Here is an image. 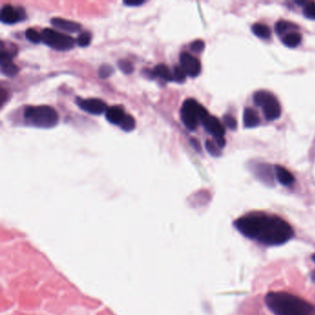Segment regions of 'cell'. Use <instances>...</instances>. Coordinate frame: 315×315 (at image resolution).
<instances>
[{
  "instance_id": "1",
  "label": "cell",
  "mask_w": 315,
  "mask_h": 315,
  "mask_svg": "<svg viewBox=\"0 0 315 315\" xmlns=\"http://www.w3.org/2000/svg\"><path fill=\"white\" fill-rule=\"evenodd\" d=\"M239 233L264 245H282L293 237V229L280 217L264 214H251L234 222Z\"/></svg>"
},
{
  "instance_id": "2",
  "label": "cell",
  "mask_w": 315,
  "mask_h": 315,
  "mask_svg": "<svg viewBox=\"0 0 315 315\" xmlns=\"http://www.w3.org/2000/svg\"><path fill=\"white\" fill-rule=\"evenodd\" d=\"M265 303L274 315H309L312 311L310 304L286 292H270Z\"/></svg>"
},
{
  "instance_id": "3",
  "label": "cell",
  "mask_w": 315,
  "mask_h": 315,
  "mask_svg": "<svg viewBox=\"0 0 315 315\" xmlns=\"http://www.w3.org/2000/svg\"><path fill=\"white\" fill-rule=\"evenodd\" d=\"M24 118L28 124L37 128H53L59 123L57 111L48 105L28 106L24 111Z\"/></svg>"
},
{
  "instance_id": "4",
  "label": "cell",
  "mask_w": 315,
  "mask_h": 315,
  "mask_svg": "<svg viewBox=\"0 0 315 315\" xmlns=\"http://www.w3.org/2000/svg\"><path fill=\"white\" fill-rule=\"evenodd\" d=\"M181 120L191 130L198 127L199 123L203 122L209 116L208 112L202 105L194 99H188L183 103L181 110Z\"/></svg>"
},
{
  "instance_id": "5",
  "label": "cell",
  "mask_w": 315,
  "mask_h": 315,
  "mask_svg": "<svg viewBox=\"0 0 315 315\" xmlns=\"http://www.w3.org/2000/svg\"><path fill=\"white\" fill-rule=\"evenodd\" d=\"M254 103L263 108L268 120H274L281 116V106L274 94L267 91H258L253 96Z\"/></svg>"
},
{
  "instance_id": "6",
  "label": "cell",
  "mask_w": 315,
  "mask_h": 315,
  "mask_svg": "<svg viewBox=\"0 0 315 315\" xmlns=\"http://www.w3.org/2000/svg\"><path fill=\"white\" fill-rule=\"evenodd\" d=\"M42 41L48 47L59 51H68L74 47V40L69 35L59 33L56 30H43L42 32Z\"/></svg>"
},
{
  "instance_id": "7",
  "label": "cell",
  "mask_w": 315,
  "mask_h": 315,
  "mask_svg": "<svg viewBox=\"0 0 315 315\" xmlns=\"http://www.w3.org/2000/svg\"><path fill=\"white\" fill-rule=\"evenodd\" d=\"M180 60L181 67L187 75L191 77L198 76L202 70L201 63L198 59L189 53L183 52L181 53Z\"/></svg>"
},
{
  "instance_id": "8",
  "label": "cell",
  "mask_w": 315,
  "mask_h": 315,
  "mask_svg": "<svg viewBox=\"0 0 315 315\" xmlns=\"http://www.w3.org/2000/svg\"><path fill=\"white\" fill-rule=\"evenodd\" d=\"M77 104L82 110L93 115H101L107 109L105 102H103L102 100L94 99V98H91V99L78 98Z\"/></svg>"
},
{
  "instance_id": "9",
  "label": "cell",
  "mask_w": 315,
  "mask_h": 315,
  "mask_svg": "<svg viewBox=\"0 0 315 315\" xmlns=\"http://www.w3.org/2000/svg\"><path fill=\"white\" fill-rule=\"evenodd\" d=\"M202 123H203L205 129L210 134L214 136L216 140L224 138L226 130H225L224 126L222 125V123L216 117H213V116L209 115Z\"/></svg>"
},
{
  "instance_id": "10",
  "label": "cell",
  "mask_w": 315,
  "mask_h": 315,
  "mask_svg": "<svg viewBox=\"0 0 315 315\" xmlns=\"http://www.w3.org/2000/svg\"><path fill=\"white\" fill-rule=\"evenodd\" d=\"M0 20L2 23L7 24H16L22 20V15L17 10L11 5H6L1 9Z\"/></svg>"
},
{
  "instance_id": "11",
  "label": "cell",
  "mask_w": 315,
  "mask_h": 315,
  "mask_svg": "<svg viewBox=\"0 0 315 315\" xmlns=\"http://www.w3.org/2000/svg\"><path fill=\"white\" fill-rule=\"evenodd\" d=\"M51 24L58 29L62 30L69 33H77L81 29V25L76 22H72L69 20H64L61 18H53Z\"/></svg>"
},
{
  "instance_id": "12",
  "label": "cell",
  "mask_w": 315,
  "mask_h": 315,
  "mask_svg": "<svg viewBox=\"0 0 315 315\" xmlns=\"http://www.w3.org/2000/svg\"><path fill=\"white\" fill-rule=\"evenodd\" d=\"M126 116L125 112L123 110L121 106H111L108 107L106 111H105V117L106 119L112 123V124H115V125H118L121 123L124 117Z\"/></svg>"
},
{
  "instance_id": "13",
  "label": "cell",
  "mask_w": 315,
  "mask_h": 315,
  "mask_svg": "<svg viewBox=\"0 0 315 315\" xmlns=\"http://www.w3.org/2000/svg\"><path fill=\"white\" fill-rule=\"evenodd\" d=\"M274 170H275L276 179L282 185L289 186L294 183V181H295L294 176L292 175L291 173L286 169L281 167V166H275Z\"/></svg>"
},
{
  "instance_id": "14",
  "label": "cell",
  "mask_w": 315,
  "mask_h": 315,
  "mask_svg": "<svg viewBox=\"0 0 315 315\" xmlns=\"http://www.w3.org/2000/svg\"><path fill=\"white\" fill-rule=\"evenodd\" d=\"M243 122L246 128H255L260 124V117L256 111L252 108H246L243 114Z\"/></svg>"
},
{
  "instance_id": "15",
  "label": "cell",
  "mask_w": 315,
  "mask_h": 315,
  "mask_svg": "<svg viewBox=\"0 0 315 315\" xmlns=\"http://www.w3.org/2000/svg\"><path fill=\"white\" fill-rule=\"evenodd\" d=\"M153 75L163 79L165 81H174L173 73H171L170 69L164 64H159L153 70Z\"/></svg>"
},
{
  "instance_id": "16",
  "label": "cell",
  "mask_w": 315,
  "mask_h": 315,
  "mask_svg": "<svg viewBox=\"0 0 315 315\" xmlns=\"http://www.w3.org/2000/svg\"><path fill=\"white\" fill-rule=\"evenodd\" d=\"M251 31L259 38L268 39L271 36V30L267 25L263 24H255L252 25Z\"/></svg>"
},
{
  "instance_id": "17",
  "label": "cell",
  "mask_w": 315,
  "mask_h": 315,
  "mask_svg": "<svg viewBox=\"0 0 315 315\" xmlns=\"http://www.w3.org/2000/svg\"><path fill=\"white\" fill-rule=\"evenodd\" d=\"M282 41L284 43V45L287 47H298V45L300 44L301 42V35L296 33V32H293V33H289L287 35H285L282 39Z\"/></svg>"
},
{
  "instance_id": "18",
  "label": "cell",
  "mask_w": 315,
  "mask_h": 315,
  "mask_svg": "<svg viewBox=\"0 0 315 315\" xmlns=\"http://www.w3.org/2000/svg\"><path fill=\"white\" fill-rule=\"evenodd\" d=\"M1 71L6 76H15L19 71L16 65L13 64L12 61H1Z\"/></svg>"
},
{
  "instance_id": "19",
  "label": "cell",
  "mask_w": 315,
  "mask_h": 315,
  "mask_svg": "<svg viewBox=\"0 0 315 315\" xmlns=\"http://www.w3.org/2000/svg\"><path fill=\"white\" fill-rule=\"evenodd\" d=\"M119 127L122 128L124 131H131L135 128V119L130 115L126 114L123 118L122 121L119 124Z\"/></svg>"
},
{
  "instance_id": "20",
  "label": "cell",
  "mask_w": 315,
  "mask_h": 315,
  "mask_svg": "<svg viewBox=\"0 0 315 315\" xmlns=\"http://www.w3.org/2000/svg\"><path fill=\"white\" fill-rule=\"evenodd\" d=\"M205 147H206V150L208 151L211 155H213V156H220V154H221L220 148L214 141L206 140Z\"/></svg>"
},
{
  "instance_id": "21",
  "label": "cell",
  "mask_w": 315,
  "mask_h": 315,
  "mask_svg": "<svg viewBox=\"0 0 315 315\" xmlns=\"http://www.w3.org/2000/svg\"><path fill=\"white\" fill-rule=\"evenodd\" d=\"M186 72L182 69V67L180 66H176L173 71V79L175 82H183L186 80Z\"/></svg>"
},
{
  "instance_id": "22",
  "label": "cell",
  "mask_w": 315,
  "mask_h": 315,
  "mask_svg": "<svg viewBox=\"0 0 315 315\" xmlns=\"http://www.w3.org/2000/svg\"><path fill=\"white\" fill-rule=\"evenodd\" d=\"M25 36L30 42L34 44H38L42 41V35L34 29H27Z\"/></svg>"
},
{
  "instance_id": "23",
  "label": "cell",
  "mask_w": 315,
  "mask_h": 315,
  "mask_svg": "<svg viewBox=\"0 0 315 315\" xmlns=\"http://www.w3.org/2000/svg\"><path fill=\"white\" fill-rule=\"evenodd\" d=\"M293 27H296V26L293 24L288 23V22H279V23L275 24V32H276V34L282 35L283 34H285V32L291 29Z\"/></svg>"
},
{
  "instance_id": "24",
  "label": "cell",
  "mask_w": 315,
  "mask_h": 315,
  "mask_svg": "<svg viewBox=\"0 0 315 315\" xmlns=\"http://www.w3.org/2000/svg\"><path fill=\"white\" fill-rule=\"evenodd\" d=\"M91 40H92L91 34L85 32V33H82L79 35V37L77 38V44L79 47H86L90 45Z\"/></svg>"
},
{
  "instance_id": "25",
  "label": "cell",
  "mask_w": 315,
  "mask_h": 315,
  "mask_svg": "<svg viewBox=\"0 0 315 315\" xmlns=\"http://www.w3.org/2000/svg\"><path fill=\"white\" fill-rule=\"evenodd\" d=\"M303 15L309 20H315V2H309L305 5Z\"/></svg>"
},
{
  "instance_id": "26",
  "label": "cell",
  "mask_w": 315,
  "mask_h": 315,
  "mask_svg": "<svg viewBox=\"0 0 315 315\" xmlns=\"http://www.w3.org/2000/svg\"><path fill=\"white\" fill-rule=\"evenodd\" d=\"M117 64H118V67H119V69L121 70L122 72H124L125 74H130V73H132V71H133V66L132 64L128 61V60H119L118 62H117Z\"/></svg>"
},
{
  "instance_id": "27",
  "label": "cell",
  "mask_w": 315,
  "mask_h": 315,
  "mask_svg": "<svg viewBox=\"0 0 315 315\" xmlns=\"http://www.w3.org/2000/svg\"><path fill=\"white\" fill-rule=\"evenodd\" d=\"M113 72H114L113 68L111 67L110 65L107 64L102 65L99 68V71H98L99 77L100 78H102V79L108 78Z\"/></svg>"
},
{
  "instance_id": "28",
  "label": "cell",
  "mask_w": 315,
  "mask_h": 315,
  "mask_svg": "<svg viewBox=\"0 0 315 315\" xmlns=\"http://www.w3.org/2000/svg\"><path fill=\"white\" fill-rule=\"evenodd\" d=\"M205 42L202 41V40H196V41L192 43L191 49L193 50V52L201 53L205 49Z\"/></svg>"
},
{
  "instance_id": "29",
  "label": "cell",
  "mask_w": 315,
  "mask_h": 315,
  "mask_svg": "<svg viewBox=\"0 0 315 315\" xmlns=\"http://www.w3.org/2000/svg\"><path fill=\"white\" fill-rule=\"evenodd\" d=\"M224 121L226 123L227 127L230 128V129H236V128H237L238 123H237V120H236L232 116L226 115V116L224 117Z\"/></svg>"
},
{
  "instance_id": "30",
  "label": "cell",
  "mask_w": 315,
  "mask_h": 315,
  "mask_svg": "<svg viewBox=\"0 0 315 315\" xmlns=\"http://www.w3.org/2000/svg\"><path fill=\"white\" fill-rule=\"evenodd\" d=\"M144 1H124V4L127 6H140Z\"/></svg>"
},
{
  "instance_id": "31",
  "label": "cell",
  "mask_w": 315,
  "mask_h": 315,
  "mask_svg": "<svg viewBox=\"0 0 315 315\" xmlns=\"http://www.w3.org/2000/svg\"><path fill=\"white\" fill-rule=\"evenodd\" d=\"M191 140H192V144L194 146V148H195L197 151L200 152V151H201V145L199 144V142L197 141V140H195V139H192Z\"/></svg>"
},
{
  "instance_id": "32",
  "label": "cell",
  "mask_w": 315,
  "mask_h": 315,
  "mask_svg": "<svg viewBox=\"0 0 315 315\" xmlns=\"http://www.w3.org/2000/svg\"><path fill=\"white\" fill-rule=\"evenodd\" d=\"M312 260H313V261H314L315 262V254L314 255H313V256H312Z\"/></svg>"
}]
</instances>
